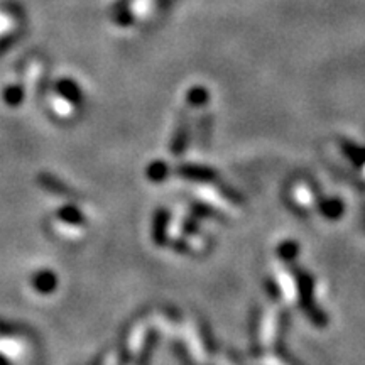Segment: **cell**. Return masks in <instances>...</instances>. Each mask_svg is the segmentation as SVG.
Segmentation results:
<instances>
[{
    "label": "cell",
    "mask_w": 365,
    "mask_h": 365,
    "mask_svg": "<svg viewBox=\"0 0 365 365\" xmlns=\"http://www.w3.org/2000/svg\"><path fill=\"white\" fill-rule=\"evenodd\" d=\"M364 174H365V165H364Z\"/></svg>",
    "instance_id": "11"
},
{
    "label": "cell",
    "mask_w": 365,
    "mask_h": 365,
    "mask_svg": "<svg viewBox=\"0 0 365 365\" xmlns=\"http://www.w3.org/2000/svg\"><path fill=\"white\" fill-rule=\"evenodd\" d=\"M34 286H36V289H39V291L50 293L56 288V278L50 273H41L34 279Z\"/></svg>",
    "instance_id": "4"
},
{
    "label": "cell",
    "mask_w": 365,
    "mask_h": 365,
    "mask_svg": "<svg viewBox=\"0 0 365 365\" xmlns=\"http://www.w3.org/2000/svg\"><path fill=\"white\" fill-rule=\"evenodd\" d=\"M182 173H185V174H188V176H189V174H195V171H193L191 169V167H188V169H182ZM205 173H207V171H201V169H198V171H196V174H205ZM188 176H186V178H188Z\"/></svg>",
    "instance_id": "10"
},
{
    "label": "cell",
    "mask_w": 365,
    "mask_h": 365,
    "mask_svg": "<svg viewBox=\"0 0 365 365\" xmlns=\"http://www.w3.org/2000/svg\"><path fill=\"white\" fill-rule=\"evenodd\" d=\"M149 176L152 178V180H165V174H166V166L161 165V163H156V165H152L149 167L147 171Z\"/></svg>",
    "instance_id": "5"
},
{
    "label": "cell",
    "mask_w": 365,
    "mask_h": 365,
    "mask_svg": "<svg viewBox=\"0 0 365 365\" xmlns=\"http://www.w3.org/2000/svg\"><path fill=\"white\" fill-rule=\"evenodd\" d=\"M293 201L303 210H308L315 205V193L306 182H298L293 189Z\"/></svg>",
    "instance_id": "3"
},
{
    "label": "cell",
    "mask_w": 365,
    "mask_h": 365,
    "mask_svg": "<svg viewBox=\"0 0 365 365\" xmlns=\"http://www.w3.org/2000/svg\"><path fill=\"white\" fill-rule=\"evenodd\" d=\"M6 98L7 102L10 103V105H16V103H19L22 100V90L19 87H12L9 88L6 93Z\"/></svg>",
    "instance_id": "6"
},
{
    "label": "cell",
    "mask_w": 365,
    "mask_h": 365,
    "mask_svg": "<svg viewBox=\"0 0 365 365\" xmlns=\"http://www.w3.org/2000/svg\"><path fill=\"white\" fill-rule=\"evenodd\" d=\"M275 282H278L281 294L288 303H294L298 298V284L294 278L286 269L275 271Z\"/></svg>",
    "instance_id": "2"
},
{
    "label": "cell",
    "mask_w": 365,
    "mask_h": 365,
    "mask_svg": "<svg viewBox=\"0 0 365 365\" xmlns=\"http://www.w3.org/2000/svg\"><path fill=\"white\" fill-rule=\"evenodd\" d=\"M278 310L275 308H271V310L266 311L262 318V325H260V347L262 348H269L273 347L275 342V333H278Z\"/></svg>",
    "instance_id": "1"
},
{
    "label": "cell",
    "mask_w": 365,
    "mask_h": 365,
    "mask_svg": "<svg viewBox=\"0 0 365 365\" xmlns=\"http://www.w3.org/2000/svg\"><path fill=\"white\" fill-rule=\"evenodd\" d=\"M61 215H66V217H63V218H65V222H68V223H74V222H80V220H83V218H80L78 211H74L73 208H65V210L61 211Z\"/></svg>",
    "instance_id": "9"
},
{
    "label": "cell",
    "mask_w": 365,
    "mask_h": 365,
    "mask_svg": "<svg viewBox=\"0 0 365 365\" xmlns=\"http://www.w3.org/2000/svg\"><path fill=\"white\" fill-rule=\"evenodd\" d=\"M189 100H191V103L207 102V92L201 90V88H196V90H193L191 95H189Z\"/></svg>",
    "instance_id": "8"
},
{
    "label": "cell",
    "mask_w": 365,
    "mask_h": 365,
    "mask_svg": "<svg viewBox=\"0 0 365 365\" xmlns=\"http://www.w3.org/2000/svg\"><path fill=\"white\" fill-rule=\"evenodd\" d=\"M53 107L59 115L72 114V105H70V102H66V100H54Z\"/></svg>",
    "instance_id": "7"
}]
</instances>
